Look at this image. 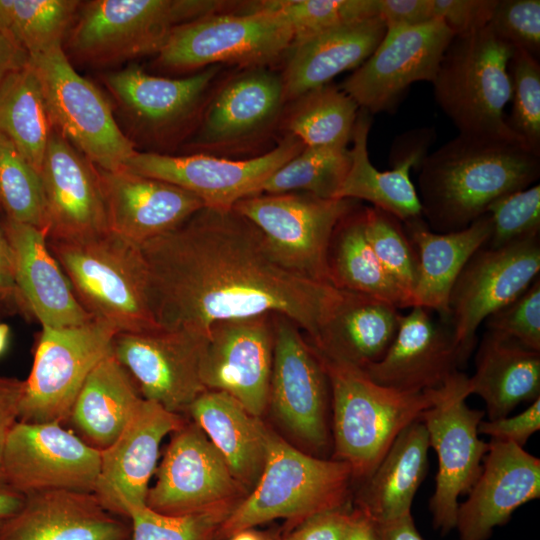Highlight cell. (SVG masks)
Segmentation results:
<instances>
[{
	"label": "cell",
	"instance_id": "680465c9",
	"mask_svg": "<svg viewBox=\"0 0 540 540\" xmlns=\"http://www.w3.org/2000/svg\"><path fill=\"white\" fill-rule=\"evenodd\" d=\"M28 61L27 52L0 32V81L9 73L25 66Z\"/></svg>",
	"mask_w": 540,
	"mask_h": 540
},
{
	"label": "cell",
	"instance_id": "f35d334b",
	"mask_svg": "<svg viewBox=\"0 0 540 540\" xmlns=\"http://www.w3.org/2000/svg\"><path fill=\"white\" fill-rule=\"evenodd\" d=\"M52 131L40 81L28 61L0 81V132L40 174Z\"/></svg>",
	"mask_w": 540,
	"mask_h": 540
},
{
	"label": "cell",
	"instance_id": "1f68e13d",
	"mask_svg": "<svg viewBox=\"0 0 540 540\" xmlns=\"http://www.w3.org/2000/svg\"><path fill=\"white\" fill-rule=\"evenodd\" d=\"M400 316L399 309L385 300L340 290L318 336L308 341L320 354L363 369L385 355Z\"/></svg>",
	"mask_w": 540,
	"mask_h": 540
},
{
	"label": "cell",
	"instance_id": "be15d7a7",
	"mask_svg": "<svg viewBox=\"0 0 540 540\" xmlns=\"http://www.w3.org/2000/svg\"><path fill=\"white\" fill-rule=\"evenodd\" d=\"M1 213L2 210L0 209V271L10 275L13 278V249L5 228V215L2 217Z\"/></svg>",
	"mask_w": 540,
	"mask_h": 540
},
{
	"label": "cell",
	"instance_id": "7a4b0ae2",
	"mask_svg": "<svg viewBox=\"0 0 540 540\" xmlns=\"http://www.w3.org/2000/svg\"><path fill=\"white\" fill-rule=\"evenodd\" d=\"M422 216L438 233L462 230L497 199L535 183L540 154L517 135L458 133L419 165Z\"/></svg>",
	"mask_w": 540,
	"mask_h": 540
},
{
	"label": "cell",
	"instance_id": "816d5d0a",
	"mask_svg": "<svg viewBox=\"0 0 540 540\" xmlns=\"http://www.w3.org/2000/svg\"><path fill=\"white\" fill-rule=\"evenodd\" d=\"M496 4L497 0H433V13L457 36L487 27Z\"/></svg>",
	"mask_w": 540,
	"mask_h": 540
},
{
	"label": "cell",
	"instance_id": "7bdbcfd3",
	"mask_svg": "<svg viewBox=\"0 0 540 540\" xmlns=\"http://www.w3.org/2000/svg\"><path fill=\"white\" fill-rule=\"evenodd\" d=\"M253 5L278 15L297 43L328 29L378 16L377 0H266Z\"/></svg>",
	"mask_w": 540,
	"mask_h": 540
},
{
	"label": "cell",
	"instance_id": "83f0119b",
	"mask_svg": "<svg viewBox=\"0 0 540 540\" xmlns=\"http://www.w3.org/2000/svg\"><path fill=\"white\" fill-rule=\"evenodd\" d=\"M128 519L108 512L94 493L52 490L25 496L0 526V540H130Z\"/></svg>",
	"mask_w": 540,
	"mask_h": 540
},
{
	"label": "cell",
	"instance_id": "4316f807",
	"mask_svg": "<svg viewBox=\"0 0 540 540\" xmlns=\"http://www.w3.org/2000/svg\"><path fill=\"white\" fill-rule=\"evenodd\" d=\"M98 172L109 231L137 245L175 229L205 207L194 194L159 179L125 169Z\"/></svg>",
	"mask_w": 540,
	"mask_h": 540
},
{
	"label": "cell",
	"instance_id": "f6af8a7d",
	"mask_svg": "<svg viewBox=\"0 0 540 540\" xmlns=\"http://www.w3.org/2000/svg\"><path fill=\"white\" fill-rule=\"evenodd\" d=\"M364 231L382 267L413 307L418 259L403 223L381 209L364 207Z\"/></svg>",
	"mask_w": 540,
	"mask_h": 540
},
{
	"label": "cell",
	"instance_id": "db71d44e",
	"mask_svg": "<svg viewBox=\"0 0 540 540\" xmlns=\"http://www.w3.org/2000/svg\"><path fill=\"white\" fill-rule=\"evenodd\" d=\"M351 510L347 504L313 514L280 537L282 540H343Z\"/></svg>",
	"mask_w": 540,
	"mask_h": 540
},
{
	"label": "cell",
	"instance_id": "ba28073f",
	"mask_svg": "<svg viewBox=\"0 0 540 540\" xmlns=\"http://www.w3.org/2000/svg\"><path fill=\"white\" fill-rule=\"evenodd\" d=\"M292 42L290 28L278 15L244 2L239 11L176 26L157 54L156 65L177 73L221 64L270 67L286 56Z\"/></svg>",
	"mask_w": 540,
	"mask_h": 540
},
{
	"label": "cell",
	"instance_id": "d6a6232c",
	"mask_svg": "<svg viewBox=\"0 0 540 540\" xmlns=\"http://www.w3.org/2000/svg\"><path fill=\"white\" fill-rule=\"evenodd\" d=\"M403 226L418 259L414 306L435 311L448 322L451 289L470 257L488 242L490 217L486 213L468 227L448 233L432 231L424 218Z\"/></svg>",
	"mask_w": 540,
	"mask_h": 540
},
{
	"label": "cell",
	"instance_id": "60d3db41",
	"mask_svg": "<svg viewBox=\"0 0 540 540\" xmlns=\"http://www.w3.org/2000/svg\"><path fill=\"white\" fill-rule=\"evenodd\" d=\"M81 6L75 0H0V32L29 57L62 47Z\"/></svg>",
	"mask_w": 540,
	"mask_h": 540
},
{
	"label": "cell",
	"instance_id": "ab89813d",
	"mask_svg": "<svg viewBox=\"0 0 540 540\" xmlns=\"http://www.w3.org/2000/svg\"><path fill=\"white\" fill-rule=\"evenodd\" d=\"M280 129L307 147L347 146L359 106L339 86L326 84L288 103Z\"/></svg>",
	"mask_w": 540,
	"mask_h": 540
},
{
	"label": "cell",
	"instance_id": "6125c7cd",
	"mask_svg": "<svg viewBox=\"0 0 540 540\" xmlns=\"http://www.w3.org/2000/svg\"><path fill=\"white\" fill-rule=\"evenodd\" d=\"M0 305L10 312H20L30 316L27 307L15 285L14 279L0 271Z\"/></svg>",
	"mask_w": 540,
	"mask_h": 540
},
{
	"label": "cell",
	"instance_id": "ffe728a7",
	"mask_svg": "<svg viewBox=\"0 0 540 540\" xmlns=\"http://www.w3.org/2000/svg\"><path fill=\"white\" fill-rule=\"evenodd\" d=\"M101 451L57 422L18 421L0 459L8 482L24 496L52 490L93 493Z\"/></svg>",
	"mask_w": 540,
	"mask_h": 540
},
{
	"label": "cell",
	"instance_id": "6da1fadb",
	"mask_svg": "<svg viewBox=\"0 0 540 540\" xmlns=\"http://www.w3.org/2000/svg\"><path fill=\"white\" fill-rule=\"evenodd\" d=\"M139 247L150 309L164 330L209 336L216 322L271 313L314 340L340 294L283 266L262 232L233 208L203 207Z\"/></svg>",
	"mask_w": 540,
	"mask_h": 540
},
{
	"label": "cell",
	"instance_id": "4fadbf2b",
	"mask_svg": "<svg viewBox=\"0 0 540 540\" xmlns=\"http://www.w3.org/2000/svg\"><path fill=\"white\" fill-rule=\"evenodd\" d=\"M117 331L91 321L69 327L42 326L19 404L18 421L64 425L92 369L111 352Z\"/></svg>",
	"mask_w": 540,
	"mask_h": 540
},
{
	"label": "cell",
	"instance_id": "30bf717a",
	"mask_svg": "<svg viewBox=\"0 0 540 540\" xmlns=\"http://www.w3.org/2000/svg\"><path fill=\"white\" fill-rule=\"evenodd\" d=\"M53 128L98 169L118 171L137 151L100 90L76 72L63 47L29 57Z\"/></svg>",
	"mask_w": 540,
	"mask_h": 540
},
{
	"label": "cell",
	"instance_id": "c3c4849f",
	"mask_svg": "<svg viewBox=\"0 0 540 540\" xmlns=\"http://www.w3.org/2000/svg\"><path fill=\"white\" fill-rule=\"evenodd\" d=\"M491 234L485 244L500 248L540 233V185L509 193L494 201L486 212Z\"/></svg>",
	"mask_w": 540,
	"mask_h": 540
},
{
	"label": "cell",
	"instance_id": "ac0fdd59",
	"mask_svg": "<svg viewBox=\"0 0 540 540\" xmlns=\"http://www.w3.org/2000/svg\"><path fill=\"white\" fill-rule=\"evenodd\" d=\"M155 476L146 505L164 515L236 506L248 495L222 455L191 419L171 433Z\"/></svg>",
	"mask_w": 540,
	"mask_h": 540
},
{
	"label": "cell",
	"instance_id": "ee69618b",
	"mask_svg": "<svg viewBox=\"0 0 540 540\" xmlns=\"http://www.w3.org/2000/svg\"><path fill=\"white\" fill-rule=\"evenodd\" d=\"M0 209L13 221L44 229L40 174L1 132Z\"/></svg>",
	"mask_w": 540,
	"mask_h": 540
},
{
	"label": "cell",
	"instance_id": "4dcf8cb0",
	"mask_svg": "<svg viewBox=\"0 0 540 540\" xmlns=\"http://www.w3.org/2000/svg\"><path fill=\"white\" fill-rule=\"evenodd\" d=\"M386 32L380 16L343 24L291 45L281 72L286 103L358 68Z\"/></svg>",
	"mask_w": 540,
	"mask_h": 540
},
{
	"label": "cell",
	"instance_id": "2e32d148",
	"mask_svg": "<svg viewBox=\"0 0 540 540\" xmlns=\"http://www.w3.org/2000/svg\"><path fill=\"white\" fill-rule=\"evenodd\" d=\"M539 271V235L496 249L483 245L470 257L448 302V321L463 364L474 349L479 326L520 296Z\"/></svg>",
	"mask_w": 540,
	"mask_h": 540
},
{
	"label": "cell",
	"instance_id": "836d02e7",
	"mask_svg": "<svg viewBox=\"0 0 540 540\" xmlns=\"http://www.w3.org/2000/svg\"><path fill=\"white\" fill-rule=\"evenodd\" d=\"M186 415L203 430L249 494L266 462L268 426L233 396L217 390L200 394Z\"/></svg>",
	"mask_w": 540,
	"mask_h": 540
},
{
	"label": "cell",
	"instance_id": "5b68a950",
	"mask_svg": "<svg viewBox=\"0 0 540 540\" xmlns=\"http://www.w3.org/2000/svg\"><path fill=\"white\" fill-rule=\"evenodd\" d=\"M352 482L345 462L295 448L268 427L263 472L222 523L218 540L280 518L296 525L313 514L345 506Z\"/></svg>",
	"mask_w": 540,
	"mask_h": 540
},
{
	"label": "cell",
	"instance_id": "9f6ffc18",
	"mask_svg": "<svg viewBox=\"0 0 540 540\" xmlns=\"http://www.w3.org/2000/svg\"><path fill=\"white\" fill-rule=\"evenodd\" d=\"M23 380L0 376V459L7 436L18 422Z\"/></svg>",
	"mask_w": 540,
	"mask_h": 540
},
{
	"label": "cell",
	"instance_id": "7dc6e473",
	"mask_svg": "<svg viewBox=\"0 0 540 540\" xmlns=\"http://www.w3.org/2000/svg\"><path fill=\"white\" fill-rule=\"evenodd\" d=\"M512 84L509 128L540 154V64L528 52L514 48L508 66Z\"/></svg>",
	"mask_w": 540,
	"mask_h": 540
},
{
	"label": "cell",
	"instance_id": "d4e9b609",
	"mask_svg": "<svg viewBox=\"0 0 540 540\" xmlns=\"http://www.w3.org/2000/svg\"><path fill=\"white\" fill-rule=\"evenodd\" d=\"M413 306L400 316L397 333L385 355L362 370L375 383L401 392L442 388L464 364L451 327Z\"/></svg>",
	"mask_w": 540,
	"mask_h": 540
},
{
	"label": "cell",
	"instance_id": "52a82bcc",
	"mask_svg": "<svg viewBox=\"0 0 540 540\" xmlns=\"http://www.w3.org/2000/svg\"><path fill=\"white\" fill-rule=\"evenodd\" d=\"M513 52L488 26L453 36L432 84L437 104L459 133L516 135L504 116L512 96Z\"/></svg>",
	"mask_w": 540,
	"mask_h": 540
},
{
	"label": "cell",
	"instance_id": "44dd1931",
	"mask_svg": "<svg viewBox=\"0 0 540 540\" xmlns=\"http://www.w3.org/2000/svg\"><path fill=\"white\" fill-rule=\"evenodd\" d=\"M207 340V334L187 328L119 332L112 340L111 352L144 399L184 415L206 391L201 361Z\"/></svg>",
	"mask_w": 540,
	"mask_h": 540
},
{
	"label": "cell",
	"instance_id": "8992f818",
	"mask_svg": "<svg viewBox=\"0 0 540 540\" xmlns=\"http://www.w3.org/2000/svg\"><path fill=\"white\" fill-rule=\"evenodd\" d=\"M235 4L193 0L89 1L81 4L77 21L68 32L69 48L75 57L97 65L158 54L176 26L231 11Z\"/></svg>",
	"mask_w": 540,
	"mask_h": 540
},
{
	"label": "cell",
	"instance_id": "8fae6325",
	"mask_svg": "<svg viewBox=\"0 0 540 540\" xmlns=\"http://www.w3.org/2000/svg\"><path fill=\"white\" fill-rule=\"evenodd\" d=\"M359 202L305 193L257 194L240 200L233 209L262 232L283 266L331 285L328 252L333 233Z\"/></svg>",
	"mask_w": 540,
	"mask_h": 540
},
{
	"label": "cell",
	"instance_id": "f5cc1de1",
	"mask_svg": "<svg viewBox=\"0 0 540 540\" xmlns=\"http://www.w3.org/2000/svg\"><path fill=\"white\" fill-rule=\"evenodd\" d=\"M539 429L540 397L518 415L497 420H482L478 426L479 434L487 435L491 440L510 442L519 447H523L530 436Z\"/></svg>",
	"mask_w": 540,
	"mask_h": 540
},
{
	"label": "cell",
	"instance_id": "f1b7e54d",
	"mask_svg": "<svg viewBox=\"0 0 540 540\" xmlns=\"http://www.w3.org/2000/svg\"><path fill=\"white\" fill-rule=\"evenodd\" d=\"M371 114L359 109L354 125L348 173L337 193L338 199L367 201L402 223L423 218L418 193L410 178L412 168L419 167L427 154L432 132L422 130L406 134L404 149L394 157L393 169L379 171L370 161L368 135Z\"/></svg>",
	"mask_w": 540,
	"mask_h": 540
},
{
	"label": "cell",
	"instance_id": "bcb514c9",
	"mask_svg": "<svg viewBox=\"0 0 540 540\" xmlns=\"http://www.w3.org/2000/svg\"><path fill=\"white\" fill-rule=\"evenodd\" d=\"M236 506L226 505L171 516L155 512L144 505L129 513L130 540H218L222 523Z\"/></svg>",
	"mask_w": 540,
	"mask_h": 540
},
{
	"label": "cell",
	"instance_id": "681fc988",
	"mask_svg": "<svg viewBox=\"0 0 540 540\" xmlns=\"http://www.w3.org/2000/svg\"><path fill=\"white\" fill-rule=\"evenodd\" d=\"M487 331L504 335L540 352V278L514 301L488 316Z\"/></svg>",
	"mask_w": 540,
	"mask_h": 540
},
{
	"label": "cell",
	"instance_id": "7402d4cb",
	"mask_svg": "<svg viewBox=\"0 0 540 540\" xmlns=\"http://www.w3.org/2000/svg\"><path fill=\"white\" fill-rule=\"evenodd\" d=\"M271 313L214 323L201 361L206 390L223 391L262 418L268 409L274 353Z\"/></svg>",
	"mask_w": 540,
	"mask_h": 540
},
{
	"label": "cell",
	"instance_id": "9a60e30c",
	"mask_svg": "<svg viewBox=\"0 0 540 540\" xmlns=\"http://www.w3.org/2000/svg\"><path fill=\"white\" fill-rule=\"evenodd\" d=\"M221 65L182 78L147 74L130 65L107 73L104 83L141 142L155 148L185 143L219 81Z\"/></svg>",
	"mask_w": 540,
	"mask_h": 540
},
{
	"label": "cell",
	"instance_id": "91938a15",
	"mask_svg": "<svg viewBox=\"0 0 540 540\" xmlns=\"http://www.w3.org/2000/svg\"><path fill=\"white\" fill-rule=\"evenodd\" d=\"M343 540H379L376 522L362 510L352 508Z\"/></svg>",
	"mask_w": 540,
	"mask_h": 540
},
{
	"label": "cell",
	"instance_id": "5bb4252c",
	"mask_svg": "<svg viewBox=\"0 0 540 540\" xmlns=\"http://www.w3.org/2000/svg\"><path fill=\"white\" fill-rule=\"evenodd\" d=\"M469 395L468 377L459 371L420 416L438 459L429 508L433 527L441 535L455 529L458 499L474 485L489 449V442L481 440L478 431L485 411L470 408L466 403Z\"/></svg>",
	"mask_w": 540,
	"mask_h": 540
},
{
	"label": "cell",
	"instance_id": "d590c367",
	"mask_svg": "<svg viewBox=\"0 0 540 540\" xmlns=\"http://www.w3.org/2000/svg\"><path fill=\"white\" fill-rule=\"evenodd\" d=\"M427 429L419 418L404 428L373 473L362 482L355 508L376 523L411 513L415 494L428 468Z\"/></svg>",
	"mask_w": 540,
	"mask_h": 540
},
{
	"label": "cell",
	"instance_id": "94428289",
	"mask_svg": "<svg viewBox=\"0 0 540 540\" xmlns=\"http://www.w3.org/2000/svg\"><path fill=\"white\" fill-rule=\"evenodd\" d=\"M25 496L8 482L0 469V526L23 505Z\"/></svg>",
	"mask_w": 540,
	"mask_h": 540
},
{
	"label": "cell",
	"instance_id": "484cf974",
	"mask_svg": "<svg viewBox=\"0 0 540 540\" xmlns=\"http://www.w3.org/2000/svg\"><path fill=\"white\" fill-rule=\"evenodd\" d=\"M539 497V458L513 443L490 440L482 470L458 507L460 540H487L517 508Z\"/></svg>",
	"mask_w": 540,
	"mask_h": 540
},
{
	"label": "cell",
	"instance_id": "603a6c76",
	"mask_svg": "<svg viewBox=\"0 0 540 540\" xmlns=\"http://www.w3.org/2000/svg\"><path fill=\"white\" fill-rule=\"evenodd\" d=\"M186 420L183 415L142 398L118 437L101 451L93 493L103 508L128 519L133 509L146 505L161 442Z\"/></svg>",
	"mask_w": 540,
	"mask_h": 540
},
{
	"label": "cell",
	"instance_id": "6f0895ef",
	"mask_svg": "<svg viewBox=\"0 0 540 540\" xmlns=\"http://www.w3.org/2000/svg\"><path fill=\"white\" fill-rule=\"evenodd\" d=\"M379 540H424L411 513L393 520L376 523Z\"/></svg>",
	"mask_w": 540,
	"mask_h": 540
},
{
	"label": "cell",
	"instance_id": "e7e4bbea",
	"mask_svg": "<svg viewBox=\"0 0 540 540\" xmlns=\"http://www.w3.org/2000/svg\"><path fill=\"white\" fill-rule=\"evenodd\" d=\"M9 341V327L0 323V356L5 352Z\"/></svg>",
	"mask_w": 540,
	"mask_h": 540
},
{
	"label": "cell",
	"instance_id": "11a10c76",
	"mask_svg": "<svg viewBox=\"0 0 540 540\" xmlns=\"http://www.w3.org/2000/svg\"><path fill=\"white\" fill-rule=\"evenodd\" d=\"M378 16L386 27L416 26L433 19V0H377Z\"/></svg>",
	"mask_w": 540,
	"mask_h": 540
},
{
	"label": "cell",
	"instance_id": "d6986e66",
	"mask_svg": "<svg viewBox=\"0 0 540 540\" xmlns=\"http://www.w3.org/2000/svg\"><path fill=\"white\" fill-rule=\"evenodd\" d=\"M453 38L440 19L390 26L374 52L339 86L370 114L392 111L415 82H433Z\"/></svg>",
	"mask_w": 540,
	"mask_h": 540
},
{
	"label": "cell",
	"instance_id": "277c9868",
	"mask_svg": "<svg viewBox=\"0 0 540 540\" xmlns=\"http://www.w3.org/2000/svg\"><path fill=\"white\" fill-rule=\"evenodd\" d=\"M81 306L119 332L161 329L152 315L139 245L111 232L75 241H48Z\"/></svg>",
	"mask_w": 540,
	"mask_h": 540
},
{
	"label": "cell",
	"instance_id": "7c38bea8",
	"mask_svg": "<svg viewBox=\"0 0 540 540\" xmlns=\"http://www.w3.org/2000/svg\"><path fill=\"white\" fill-rule=\"evenodd\" d=\"M273 320L268 408L307 453L326 458L324 454L332 448L328 376L302 330L285 316L274 314Z\"/></svg>",
	"mask_w": 540,
	"mask_h": 540
},
{
	"label": "cell",
	"instance_id": "8d00e7d4",
	"mask_svg": "<svg viewBox=\"0 0 540 540\" xmlns=\"http://www.w3.org/2000/svg\"><path fill=\"white\" fill-rule=\"evenodd\" d=\"M142 398L131 375L110 352L87 376L66 423L85 443L102 451L118 437Z\"/></svg>",
	"mask_w": 540,
	"mask_h": 540
},
{
	"label": "cell",
	"instance_id": "cb8c5ba5",
	"mask_svg": "<svg viewBox=\"0 0 540 540\" xmlns=\"http://www.w3.org/2000/svg\"><path fill=\"white\" fill-rule=\"evenodd\" d=\"M48 241H75L109 231L98 169L54 128L40 172Z\"/></svg>",
	"mask_w": 540,
	"mask_h": 540
},
{
	"label": "cell",
	"instance_id": "74e56055",
	"mask_svg": "<svg viewBox=\"0 0 540 540\" xmlns=\"http://www.w3.org/2000/svg\"><path fill=\"white\" fill-rule=\"evenodd\" d=\"M328 267L330 283L336 289L371 295L398 309L411 308L366 238L364 207L360 205L337 225L329 246Z\"/></svg>",
	"mask_w": 540,
	"mask_h": 540
},
{
	"label": "cell",
	"instance_id": "3957f363",
	"mask_svg": "<svg viewBox=\"0 0 540 540\" xmlns=\"http://www.w3.org/2000/svg\"><path fill=\"white\" fill-rule=\"evenodd\" d=\"M315 352L330 384L332 459L345 462L353 481L362 483L399 433L436 402L444 386L419 393L397 391L375 383L354 365Z\"/></svg>",
	"mask_w": 540,
	"mask_h": 540
},
{
	"label": "cell",
	"instance_id": "f546056e",
	"mask_svg": "<svg viewBox=\"0 0 540 540\" xmlns=\"http://www.w3.org/2000/svg\"><path fill=\"white\" fill-rule=\"evenodd\" d=\"M14 255L13 279L30 316L42 326L69 327L93 317L78 302L47 244L45 233L5 217Z\"/></svg>",
	"mask_w": 540,
	"mask_h": 540
},
{
	"label": "cell",
	"instance_id": "e0dca14e",
	"mask_svg": "<svg viewBox=\"0 0 540 540\" xmlns=\"http://www.w3.org/2000/svg\"><path fill=\"white\" fill-rule=\"evenodd\" d=\"M304 147L296 137L284 134L263 154L241 159L136 151L124 169L187 190L205 207L229 210L240 200L259 194L264 182Z\"/></svg>",
	"mask_w": 540,
	"mask_h": 540
},
{
	"label": "cell",
	"instance_id": "f907efd6",
	"mask_svg": "<svg viewBox=\"0 0 540 540\" xmlns=\"http://www.w3.org/2000/svg\"><path fill=\"white\" fill-rule=\"evenodd\" d=\"M488 27L502 41L539 59V0H497Z\"/></svg>",
	"mask_w": 540,
	"mask_h": 540
},
{
	"label": "cell",
	"instance_id": "03108f58",
	"mask_svg": "<svg viewBox=\"0 0 540 540\" xmlns=\"http://www.w3.org/2000/svg\"><path fill=\"white\" fill-rule=\"evenodd\" d=\"M265 540H282L280 536L272 535L266 532Z\"/></svg>",
	"mask_w": 540,
	"mask_h": 540
},
{
	"label": "cell",
	"instance_id": "b9f144b4",
	"mask_svg": "<svg viewBox=\"0 0 540 540\" xmlns=\"http://www.w3.org/2000/svg\"><path fill=\"white\" fill-rule=\"evenodd\" d=\"M350 163L347 146H305L264 182L259 194L305 193L336 199Z\"/></svg>",
	"mask_w": 540,
	"mask_h": 540
},
{
	"label": "cell",
	"instance_id": "e575fe53",
	"mask_svg": "<svg viewBox=\"0 0 540 540\" xmlns=\"http://www.w3.org/2000/svg\"><path fill=\"white\" fill-rule=\"evenodd\" d=\"M468 377L469 393L480 396L488 420L506 416L522 402L540 397V352L496 332L486 331Z\"/></svg>",
	"mask_w": 540,
	"mask_h": 540
},
{
	"label": "cell",
	"instance_id": "9c48e42d",
	"mask_svg": "<svg viewBox=\"0 0 540 540\" xmlns=\"http://www.w3.org/2000/svg\"><path fill=\"white\" fill-rule=\"evenodd\" d=\"M286 105L281 73L241 69L214 87L183 147L225 158L253 154L280 129Z\"/></svg>",
	"mask_w": 540,
	"mask_h": 540
}]
</instances>
